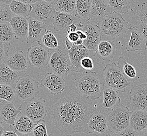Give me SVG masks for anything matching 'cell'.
Listing matches in <instances>:
<instances>
[{
	"label": "cell",
	"instance_id": "6da1fadb",
	"mask_svg": "<svg viewBox=\"0 0 147 136\" xmlns=\"http://www.w3.org/2000/svg\"><path fill=\"white\" fill-rule=\"evenodd\" d=\"M95 110L91 101L76 93L60 98L50 108L55 127L65 136L88 133V122Z\"/></svg>",
	"mask_w": 147,
	"mask_h": 136
},
{
	"label": "cell",
	"instance_id": "7a4b0ae2",
	"mask_svg": "<svg viewBox=\"0 0 147 136\" xmlns=\"http://www.w3.org/2000/svg\"><path fill=\"white\" fill-rule=\"evenodd\" d=\"M101 36L115 39L131 29L132 26L123 18L121 14L113 12L106 15L96 25Z\"/></svg>",
	"mask_w": 147,
	"mask_h": 136
},
{
	"label": "cell",
	"instance_id": "3957f363",
	"mask_svg": "<svg viewBox=\"0 0 147 136\" xmlns=\"http://www.w3.org/2000/svg\"><path fill=\"white\" fill-rule=\"evenodd\" d=\"M76 86L78 92L85 98L96 100L101 96L100 81L94 71L86 72L80 75Z\"/></svg>",
	"mask_w": 147,
	"mask_h": 136
},
{
	"label": "cell",
	"instance_id": "277c9868",
	"mask_svg": "<svg viewBox=\"0 0 147 136\" xmlns=\"http://www.w3.org/2000/svg\"><path fill=\"white\" fill-rule=\"evenodd\" d=\"M131 112L120 102L111 110L107 115V130L118 134L129 127Z\"/></svg>",
	"mask_w": 147,
	"mask_h": 136
},
{
	"label": "cell",
	"instance_id": "5b68a950",
	"mask_svg": "<svg viewBox=\"0 0 147 136\" xmlns=\"http://www.w3.org/2000/svg\"><path fill=\"white\" fill-rule=\"evenodd\" d=\"M103 71L105 87L124 92L130 86V81L127 79L119 66L115 62L106 65Z\"/></svg>",
	"mask_w": 147,
	"mask_h": 136
},
{
	"label": "cell",
	"instance_id": "8992f818",
	"mask_svg": "<svg viewBox=\"0 0 147 136\" xmlns=\"http://www.w3.org/2000/svg\"><path fill=\"white\" fill-rule=\"evenodd\" d=\"M48 65L56 74L61 77L68 75L72 71V66L67 49L62 47L49 50Z\"/></svg>",
	"mask_w": 147,
	"mask_h": 136
},
{
	"label": "cell",
	"instance_id": "52a82bcc",
	"mask_svg": "<svg viewBox=\"0 0 147 136\" xmlns=\"http://www.w3.org/2000/svg\"><path fill=\"white\" fill-rule=\"evenodd\" d=\"M15 95L24 102L32 101L39 93V82L27 74L20 77L15 88Z\"/></svg>",
	"mask_w": 147,
	"mask_h": 136
},
{
	"label": "cell",
	"instance_id": "ba28073f",
	"mask_svg": "<svg viewBox=\"0 0 147 136\" xmlns=\"http://www.w3.org/2000/svg\"><path fill=\"white\" fill-rule=\"evenodd\" d=\"M21 113L29 117L35 123L44 120L47 116L46 101L42 98H36L32 101L24 102L18 108Z\"/></svg>",
	"mask_w": 147,
	"mask_h": 136
},
{
	"label": "cell",
	"instance_id": "9c48e42d",
	"mask_svg": "<svg viewBox=\"0 0 147 136\" xmlns=\"http://www.w3.org/2000/svg\"><path fill=\"white\" fill-rule=\"evenodd\" d=\"M32 5V10L30 16L47 26H53V20L57 12L55 4L39 0Z\"/></svg>",
	"mask_w": 147,
	"mask_h": 136
},
{
	"label": "cell",
	"instance_id": "30bf717a",
	"mask_svg": "<svg viewBox=\"0 0 147 136\" xmlns=\"http://www.w3.org/2000/svg\"><path fill=\"white\" fill-rule=\"evenodd\" d=\"M77 27L78 30H82L86 36V39L83 41V44L89 50L96 51L101 37L98 27L86 20L81 21V23L77 24Z\"/></svg>",
	"mask_w": 147,
	"mask_h": 136
},
{
	"label": "cell",
	"instance_id": "8fae6325",
	"mask_svg": "<svg viewBox=\"0 0 147 136\" xmlns=\"http://www.w3.org/2000/svg\"><path fill=\"white\" fill-rule=\"evenodd\" d=\"M49 50L41 45H35L30 47L27 53V58L30 65L41 68L48 65L49 60Z\"/></svg>",
	"mask_w": 147,
	"mask_h": 136
},
{
	"label": "cell",
	"instance_id": "7c38bea8",
	"mask_svg": "<svg viewBox=\"0 0 147 136\" xmlns=\"http://www.w3.org/2000/svg\"><path fill=\"white\" fill-rule=\"evenodd\" d=\"M129 102L133 110L147 112V83L132 87L130 92Z\"/></svg>",
	"mask_w": 147,
	"mask_h": 136
},
{
	"label": "cell",
	"instance_id": "4fadbf2b",
	"mask_svg": "<svg viewBox=\"0 0 147 136\" xmlns=\"http://www.w3.org/2000/svg\"><path fill=\"white\" fill-rule=\"evenodd\" d=\"M68 50L72 66V71L78 73H82L84 71L80 64L83 58L85 57L92 58L96 56L95 51L89 50L83 44L76 46L72 44L71 48Z\"/></svg>",
	"mask_w": 147,
	"mask_h": 136
},
{
	"label": "cell",
	"instance_id": "5bb4252c",
	"mask_svg": "<svg viewBox=\"0 0 147 136\" xmlns=\"http://www.w3.org/2000/svg\"><path fill=\"white\" fill-rule=\"evenodd\" d=\"M113 12L106 0H92L88 21L96 25L106 15Z\"/></svg>",
	"mask_w": 147,
	"mask_h": 136
},
{
	"label": "cell",
	"instance_id": "9a60e30c",
	"mask_svg": "<svg viewBox=\"0 0 147 136\" xmlns=\"http://www.w3.org/2000/svg\"><path fill=\"white\" fill-rule=\"evenodd\" d=\"M41 84L46 88L53 95L61 93L65 88L63 77L55 73H47L41 80Z\"/></svg>",
	"mask_w": 147,
	"mask_h": 136
},
{
	"label": "cell",
	"instance_id": "2e32d148",
	"mask_svg": "<svg viewBox=\"0 0 147 136\" xmlns=\"http://www.w3.org/2000/svg\"><path fill=\"white\" fill-rule=\"evenodd\" d=\"M82 19L77 15L56 12L53 20V29L56 32H67L69 26L73 24H78Z\"/></svg>",
	"mask_w": 147,
	"mask_h": 136
},
{
	"label": "cell",
	"instance_id": "e0dca14e",
	"mask_svg": "<svg viewBox=\"0 0 147 136\" xmlns=\"http://www.w3.org/2000/svg\"><path fill=\"white\" fill-rule=\"evenodd\" d=\"M21 112V110L15 107L14 102H1L0 121L3 123L14 127L16 118Z\"/></svg>",
	"mask_w": 147,
	"mask_h": 136
},
{
	"label": "cell",
	"instance_id": "ac0fdd59",
	"mask_svg": "<svg viewBox=\"0 0 147 136\" xmlns=\"http://www.w3.org/2000/svg\"><path fill=\"white\" fill-rule=\"evenodd\" d=\"M15 38L22 42L26 40L28 33L29 20L26 18L15 15L9 21Z\"/></svg>",
	"mask_w": 147,
	"mask_h": 136
},
{
	"label": "cell",
	"instance_id": "d6986e66",
	"mask_svg": "<svg viewBox=\"0 0 147 136\" xmlns=\"http://www.w3.org/2000/svg\"><path fill=\"white\" fill-rule=\"evenodd\" d=\"M28 20L29 27L27 43L32 44L35 42H38L41 41V39L46 32L48 26L31 16L29 17Z\"/></svg>",
	"mask_w": 147,
	"mask_h": 136
},
{
	"label": "cell",
	"instance_id": "ffe728a7",
	"mask_svg": "<svg viewBox=\"0 0 147 136\" xmlns=\"http://www.w3.org/2000/svg\"><path fill=\"white\" fill-rule=\"evenodd\" d=\"M107 130V116L105 113H94L89 119L88 124V133H97L103 134Z\"/></svg>",
	"mask_w": 147,
	"mask_h": 136
},
{
	"label": "cell",
	"instance_id": "44dd1931",
	"mask_svg": "<svg viewBox=\"0 0 147 136\" xmlns=\"http://www.w3.org/2000/svg\"><path fill=\"white\" fill-rule=\"evenodd\" d=\"M27 56L23 51L15 52L9 56L4 63L16 73H21L26 71L28 68Z\"/></svg>",
	"mask_w": 147,
	"mask_h": 136
},
{
	"label": "cell",
	"instance_id": "7402d4cb",
	"mask_svg": "<svg viewBox=\"0 0 147 136\" xmlns=\"http://www.w3.org/2000/svg\"><path fill=\"white\" fill-rule=\"evenodd\" d=\"M129 127L138 133H141L147 129V112L139 110L132 111Z\"/></svg>",
	"mask_w": 147,
	"mask_h": 136
},
{
	"label": "cell",
	"instance_id": "603a6c76",
	"mask_svg": "<svg viewBox=\"0 0 147 136\" xmlns=\"http://www.w3.org/2000/svg\"><path fill=\"white\" fill-rule=\"evenodd\" d=\"M129 40L127 44L126 49L128 52L144 50L147 49V42L142 38L135 26H132Z\"/></svg>",
	"mask_w": 147,
	"mask_h": 136
},
{
	"label": "cell",
	"instance_id": "cb8c5ba5",
	"mask_svg": "<svg viewBox=\"0 0 147 136\" xmlns=\"http://www.w3.org/2000/svg\"><path fill=\"white\" fill-rule=\"evenodd\" d=\"M116 48L113 42L104 40L100 41L96 50V55L100 60L111 61L115 56Z\"/></svg>",
	"mask_w": 147,
	"mask_h": 136
},
{
	"label": "cell",
	"instance_id": "d4e9b609",
	"mask_svg": "<svg viewBox=\"0 0 147 136\" xmlns=\"http://www.w3.org/2000/svg\"><path fill=\"white\" fill-rule=\"evenodd\" d=\"M20 77L4 63L0 64V84L12 86L15 88Z\"/></svg>",
	"mask_w": 147,
	"mask_h": 136
},
{
	"label": "cell",
	"instance_id": "484cf974",
	"mask_svg": "<svg viewBox=\"0 0 147 136\" xmlns=\"http://www.w3.org/2000/svg\"><path fill=\"white\" fill-rule=\"evenodd\" d=\"M103 101L102 107L106 110H111L121 102L118 91L114 89L104 87L103 90Z\"/></svg>",
	"mask_w": 147,
	"mask_h": 136
},
{
	"label": "cell",
	"instance_id": "4316f807",
	"mask_svg": "<svg viewBox=\"0 0 147 136\" xmlns=\"http://www.w3.org/2000/svg\"><path fill=\"white\" fill-rule=\"evenodd\" d=\"M35 124L32 119L21 112L15 121L14 128L16 132L20 133H32Z\"/></svg>",
	"mask_w": 147,
	"mask_h": 136
},
{
	"label": "cell",
	"instance_id": "83f0119b",
	"mask_svg": "<svg viewBox=\"0 0 147 136\" xmlns=\"http://www.w3.org/2000/svg\"><path fill=\"white\" fill-rule=\"evenodd\" d=\"M12 12L17 16L24 18L30 17L32 10V5L18 0H13L9 5Z\"/></svg>",
	"mask_w": 147,
	"mask_h": 136
},
{
	"label": "cell",
	"instance_id": "f1b7e54d",
	"mask_svg": "<svg viewBox=\"0 0 147 136\" xmlns=\"http://www.w3.org/2000/svg\"><path fill=\"white\" fill-rule=\"evenodd\" d=\"M92 0H77L76 10L77 15L81 19L88 21L91 9Z\"/></svg>",
	"mask_w": 147,
	"mask_h": 136
},
{
	"label": "cell",
	"instance_id": "f546056e",
	"mask_svg": "<svg viewBox=\"0 0 147 136\" xmlns=\"http://www.w3.org/2000/svg\"><path fill=\"white\" fill-rule=\"evenodd\" d=\"M118 65L121 68L125 76L129 81L133 82L136 80L137 77V73L135 68L132 65L127 62L122 57L119 58Z\"/></svg>",
	"mask_w": 147,
	"mask_h": 136
},
{
	"label": "cell",
	"instance_id": "4dcf8cb0",
	"mask_svg": "<svg viewBox=\"0 0 147 136\" xmlns=\"http://www.w3.org/2000/svg\"><path fill=\"white\" fill-rule=\"evenodd\" d=\"M77 0H57L55 5L57 12L69 14H76Z\"/></svg>",
	"mask_w": 147,
	"mask_h": 136
},
{
	"label": "cell",
	"instance_id": "1f68e13d",
	"mask_svg": "<svg viewBox=\"0 0 147 136\" xmlns=\"http://www.w3.org/2000/svg\"><path fill=\"white\" fill-rule=\"evenodd\" d=\"M15 35L9 22L0 23V42L11 44L13 42Z\"/></svg>",
	"mask_w": 147,
	"mask_h": 136
},
{
	"label": "cell",
	"instance_id": "d6a6232c",
	"mask_svg": "<svg viewBox=\"0 0 147 136\" xmlns=\"http://www.w3.org/2000/svg\"><path fill=\"white\" fill-rule=\"evenodd\" d=\"M113 12L125 14L130 9V0H106Z\"/></svg>",
	"mask_w": 147,
	"mask_h": 136
},
{
	"label": "cell",
	"instance_id": "836d02e7",
	"mask_svg": "<svg viewBox=\"0 0 147 136\" xmlns=\"http://www.w3.org/2000/svg\"><path fill=\"white\" fill-rule=\"evenodd\" d=\"M38 43L40 45L49 50H53L59 47L58 41L56 36L50 30H47L41 39V42H39Z\"/></svg>",
	"mask_w": 147,
	"mask_h": 136
},
{
	"label": "cell",
	"instance_id": "e575fe53",
	"mask_svg": "<svg viewBox=\"0 0 147 136\" xmlns=\"http://www.w3.org/2000/svg\"><path fill=\"white\" fill-rule=\"evenodd\" d=\"M15 92L12 86L0 84V100L9 102H14Z\"/></svg>",
	"mask_w": 147,
	"mask_h": 136
},
{
	"label": "cell",
	"instance_id": "d590c367",
	"mask_svg": "<svg viewBox=\"0 0 147 136\" xmlns=\"http://www.w3.org/2000/svg\"><path fill=\"white\" fill-rule=\"evenodd\" d=\"M15 14L11 10L9 5L0 3V23L9 22Z\"/></svg>",
	"mask_w": 147,
	"mask_h": 136
},
{
	"label": "cell",
	"instance_id": "8d00e7d4",
	"mask_svg": "<svg viewBox=\"0 0 147 136\" xmlns=\"http://www.w3.org/2000/svg\"><path fill=\"white\" fill-rule=\"evenodd\" d=\"M32 133L34 136H49L44 120H41L36 123Z\"/></svg>",
	"mask_w": 147,
	"mask_h": 136
},
{
	"label": "cell",
	"instance_id": "74e56055",
	"mask_svg": "<svg viewBox=\"0 0 147 136\" xmlns=\"http://www.w3.org/2000/svg\"><path fill=\"white\" fill-rule=\"evenodd\" d=\"M81 66L84 70H92L95 68L94 61L91 57H85L81 61Z\"/></svg>",
	"mask_w": 147,
	"mask_h": 136
},
{
	"label": "cell",
	"instance_id": "f35d334b",
	"mask_svg": "<svg viewBox=\"0 0 147 136\" xmlns=\"http://www.w3.org/2000/svg\"><path fill=\"white\" fill-rule=\"evenodd\" d=\"M9 47L3 42H0V64L4 63V61L9 57Z\"/></svg>",
	"mask_w": 147,
	"mask_h": 136
},
{
	"label": "cell",
	"instance_id": "ab89813d",
	"mask_svg": "<svg viewBox=\"0 0 147 136\" xmlns=\"http://www.w3.org/2000/svg\"><path fill=\"white\" fill-rule=\"evenodd\" d=\"M135 27L142 38L147 42V24L140 22Z\"/></svg>",
	"mask_w": 147,
	"mask_h": 136
},
{
	"label": "cell",
	"instance_id": "60d3db41",
	"mask_svg": "<svg viewBox=\"0 0 147 136\" xmlns=\"http://www.w3.org/2000/svg\"><path fill=\"white\" fill-rule=\"evenodd\" d=\"M139 18L140 22L147 24V2L142 4L141 9L139 13Z\"/></svg>",
	"mask_w": 147,
	"mask_h": 136
},
{
	"label": "cell",
	"instance_id": "b9f144b4",
	"mask_svg": "<svg viewBox=\"0 0 147 136\" xmlns=\"http://www.w3.org/2000/svg\"><path fill=\"white\" fill-rule=\"evenodd\" d=\"M139 135L140 133L136 132L130 127L117 134V136H139Z\"/></svg>",
	"mask_w": 147,
	"mask_h": 136
},
{
	"label": "cell",
	"instance_id": "7bdbcfd3",
	"mask_svg": "<svg viewBox=\"0 0 147 136\" xmlns=\"http://www.w3.org/2000/svg\"><path fill=\"white\" fill-rule=\"evenodd\" d=\"M66 38L69 42H70L71 44L75 43L80 39L79 36L76 32L67 34Z\"/></svg>",
	"mask_w": 147,
	"mask_h": 136
},
{
	"label": "cell",
	"instance_id": "ee69618b",
	"mask_svg": "<svg viewBox=\"0 0 147 136\" xmlns=\"http://www.w3.org/2000/svg\"><path fill=\"white\" fill-rule=\"evenodd\" d=\"M77 30H78L77 24H72L68 27V29L67 30V33L68 34V33H72V32H77Z\"/></svg>",
	"mask_w": 147,
	"mask_h": 136
},
{
	"label": "cell",
	"instance_id": "f6af8a7d",
	"mask_svg": "<svg viewBox=\"0 0 147 136\" xmlns=\"http://www.w3.org/2000/svg\"><path fill=\"white\" fill-rule=\"evenodd\" d=\"M2 136H18V135L15 131L5 130L3 133Z\"/></svg>",
	"mask_w": 147,
	"mask_h": 136
},
{
	"label": "cell",
	"instance_id": "bcb514c9",
	"mask_svg": "<svg viewBox=\"0 0 147 136\" xmlns=\"http://www.w3.org/2000/svg\"><path fill=\"white\" fill-rule=\"evenodd\" d=\"M78 35L79 36L80 39H81L82 40H84L86 39V36L85 35V33L83 32L82 30H78L76 32Z\"/></svg>",
	"mask_w": 147,
	"mask_h": 136
},
{
	"label": "cell",
	"instance_id": "7dc6e473",
	"mask_svg": "<svg viewBox=\"0 0 147 136\" xmlns=\"http://www.w3.org/2000/svg\"><path fill=\"white\" fill-rule=\"evenodd\" d=\"M18 1H20L24 2V3L32 5V4H34L36 2H37L39 0H18Z\"/></svg>",
	"mask_w": 147,
	"mask_h": 136
},
{
	"label": "cell",
	"instance_id": "c3c4849f",
	"mask_svg": "<svg viewBox=\"0 0 147 136\" xmlns=\"http://www.w3.org/2000/svg\"><path fill=\"white\" fill-rule=\"evenodd\" d=\"M100 136H117V134L115 133H113L111 131H109V130H107L106 132L103 134L100 135Z\"/></svg>",
	"mask_w": 147,
	"mask_h": 136
},
{
	"label": "cell",
	"instance_id": "681fc988",
	"mask_svg": "<svg viewBox=\"0 0 147 136\" xmlns=\"http://www.w3.org/2000/svg\"><path fill=\"white\" fill-rule=\"evenodd\" d=\"M3 124V123L0 121V136H2L3 133L5 131Z\"/></svg>",
	"mask_w": 147,
	"mask_h": 136
},
{
	"label": "cell",
	"instance_id": "f907efd6",
	"mask_svg": "<svg viewBox=\"0 0 147 136\" xmlns=\"http://www.w3.org/2000/svg\"><path fill=\"white\" fill-rule=\"evenodd\" d=\"M13 0H0V3H2L6 5H9Z\"/></svg>",
	"mask_w": 147,
	"mask_h": 136
},
{
	"label": "cell",
	"instance_id": "816d5d0a",
	"mask_svg": "<svg viewBox=\"0 0 147 136\" xmlns=\"http://www.w3.org/2000/svg\"><path fill=\"white\" fill-rule=\"evenodd\" d=\"M16 133H18V136H34L32 133H18V132H16Z\"/></svg>",
	"mask_w": 147,
	"mask_h": 136
},
{
	"label": "cell",
	"instance_id": "f5cc1de1",
	"mask_svg": "<svg viewBox=\"0 0 147 136\" xmlns=\"http://www.w3.org/2000/svg\"><path fill=\"white\" fill-rule=\"evenodd\" d=\"M41 1H44V2H46L47 3H52L53 4H55L56 2H57V0H41Z\"/></svg>",
	"mask_w": 147,
	"mask_h": 136
},
{
	"label": "cell",
	"instance_id": "db71d44e",
	"mask_svg": "<svg viewBox=\"0 0 147 136\" xmlns=\"http://www.w3.org/2000/svg\"><path fill=\"white\" fill-rule=\"evenodd\" d=\"M139 136H147V129L141 133H140Z\"/></svg>",
	"mask_w": 147,
	"mask_h": 136
},
{
	"label": "cell",
	"instance_id": "11a10c76",
	"mask_svg": "<svg viewBox=\"0 0 147 136\" xmlns=\"http://www.w3.org/2000/svg\"><path fill=\"white\" fill-rule=\"evenodd\" d=\"M85 136H98L96 134H94V133H88V135H87Z\"/></svg>",
	"mask_w": 147,
	"mask_h": 136
},
{
	"label": "cell",
	"instance_id": "9f6ffc18",
	"mask_svg": "<svg viewBox=\"0 0 147 136\" xmlns=\"http://www.w3.org/2000/svg\"><path fill=\"white\" fill-rule=\"evenodd\" d=\"M55 136V135L53 134V133H51L50 135H49V136Z\"/></svg>",
	"mask_w": 147,
	"mask_h": 136
},
{
	"label": "cell",
	"instance_id": "6f0895ef",
	"mask_svg": "<svg viewBox=\"0 0 147 136\" xmlns=\"http://www.w3.org/2000/svg\"><path fill=\"white\" fill-rule=\"evenodd\" d=\"M1 100H0V103H1Z\"/></svg>",
	"mask_w": 147,
	"mask_h": 136
}]
</instances>
